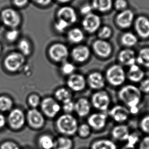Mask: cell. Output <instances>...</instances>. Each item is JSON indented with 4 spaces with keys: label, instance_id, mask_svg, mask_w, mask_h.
Returning a JSON list of instances; mask_svg holds the SVG:
<instances>
[{
    "label": "cell",
    "instance_id": "cell-1",
    "mask_svg": "<svg viewBox=\"0 0 149 149\" xmlns=\"http://www.w3.org/2000/svg\"><path fill=\"white\" fill-rule=\"evenodd\" d=\"M120 100L126 106L131 114H136L141 101V92L139 87L132 84L122 87L118 92Z\"/></svg>",
    "mask_w": 149,
    "mask_h": 149
},
{
    "label": "cell",
    "instance_id": "cell-2",
    "mask_svg": "<svg viewBox=\"0 0 149 149\" xmlns=\"http://www.w3.org/2000/svg\"><path fill=\"white\" fill-rule=\"evenodd\" d=\"M79 126L77 119L72 114L64 113L57 117L55 122V127L58 133L69 137L77 134Z\"/></svg>",
    "mask_w": 149,
    "mask_h": 149
},
{
    "label": "cell",
    "instance_id": "cell-3",
    "mask_svg": "<svg viewBox=\"0 0 149 149\" xmlns=\"http://www.w3.org/2000/svg\"><path fill=\"white\" fill-rule=\"evenodd\" d=\"M105 78L106 82L113 87H119L125 83L126 73L120 65L115 64L107 69Z\"/></svg>",
    "mask_w": 149,
    "mask_h": 149
},
{
    "label": "cell",
    "instance_id": "cell-4",
    "mask_svg": "<svg viewBox=\"0 0 149 149\" xmlns=\"http://www.w3.org/2000/svg\"><path fill=\"white\" fill-rule=\"evenodd\" d=\"M40 111L45 117L54 119L58 115L62 110V106L60 102L54 97H47L41 100Z\"/></svg>",
    "mask_w": 149,
    "mask_h": 149
},
{
    "label": "cell",
    "instance_id": "cell-5",
    "mask_svg": "<svg viewBox=\"0 0 149 149\" xmlns=\"http://www.w3.org/2000/svg\"><path fill=\"white\" fill-rule=\"evenodd\" d=\"M91 105L93 108L100 112H105L109 110L111 105V98L107 91H96L92 95Z\"/></svg>",
    "mask_w": 149,
    "mask_h": 149
},
{
    "label": "cell",
    "instance_id": "cell-6",
    "mask_svg": "<svg viewBox=\"0 0 149 149\" xmlns=\"http://www.w3.org/2000/svg\"><path fill=\"white\" fill-rule=\"evenodd\" d=\"M48 53L50 58L56 63H63L66 61L69 55L67 46L60 42L52 44L49 47Z\"/></svg>",
    "mask_w": 149,
    "mask_h": 149
},
{
    "label": "cell",
    "instance_id": "cell-7",
    "mask_svg": "<svg viewBox=\"0 0 149 149\" xmlns=\"http://www.w3.org/2000/svg\"><path fill=\"white\" fill-rule=\"evenodd\" d=\"M0 20L9 28H16L21 22V17L18 12L12 8H6L1 14Z\"/></svg>",
    "mask_w": 149,
    "mask_h": 149
},
{
    "label": "cell",
    "instance_id": "cell-8",
    "mask_svg": "<svg viewBox=\"0 0 149 149\" xmlns=\"http://www.w3.org/2000/svg\"><path fill=\"white\" fill-rule=\"evenodd\" d=\"M25 61V56L20 53H12L5 59L4 65L8 71L15 72L22 67Z\"/></svg>",
    "mask_w": 149,
    "mask_h": 149
},
{
    "label": "cell",
    "instance_id": "cell-9",
    "mask_svg": "<svg viewBox=\"0 0 149 149\" xmlns=\"http://www.w3.org/2000/svg\"><path fill=\"white\" fill-rule=\"evenodd\" d=\"M66 84L67 87L71 91L79 93L86 88L87 79L83 74L75 73L68 77Z\"/></svg>",
    "mask_w": 149,
    "mask_h": 149
},
{
    "label": "cell",
    "instance_id": "cell-10",
    "mask_svg": "<svg viewBox=\"0 0 149 149\" xmlns=\"http://www.w3.org/2000/svg\"><path fill=\"white\" fill-rule=\"evenodd\" d=\"M108 115L104 112H98L90 114L88 117L87 124L95 131L102 130L107 126Z\"/></svg>",
    "mask_w": 149,
    "mask_h": 149
},
{
    "label": "cell",
    "instance_id": "cell-11",
    "mask_svg": "<svg viewBox=\"0 0 149 149\" xmlns=\"http://www.w3.org/2000/svg\"><path fill=\"white\" fill-rule=\"evenodd\" d=\"M26 119L29 125L33 129H42L45 124V117L37 108L29 110L26 114Z\"/></svg>",
    "mask_w": 149,
    "mask_h": 149
},
{
    "label": "cell",
    "instance_id": "cell-12",
    "mask_svg": "<svg viewBox=\"0 0 149 149\" xmlns=\"http://www.w3.org/2000/svg\"><path fill=\"white\" fill-rule=\"evenodd\" d=\"M101 23L100 17L92 12L84 16L81 25L84 30L89 33H93L98 31L100 28Z\"/></svg>",
    "mask_w": 149,
    "mask_h": 149
},
{
    "label": "cell",
    "instance_id": "cell-13",
    "mask_svg": "<svg viewBox=\"0 0 149 149\" xmlns=\"http://www.w3.org/2000/svg\"><path fill=\"white\" fill-rule=\"evenodd\" d=\"M129 109L126 106L122 105H116L109 109V116L113 121L119 123L123 124L129 119L130 115Z\"/></svg>",
    "mask_w": 149,
    "mask_h": 149
},
{
    "label": "cell",
    "instance_id": "cell-14",
    "mask_svg": "<svg viewBox=\"0 0 149 149\" xmlns=\"http://www.w3.org/2000/svg\"><path fill=\"white\" fill-rule=\"evenodd\" d=\"M92 48L97 56L104 58L110 56L113 52V47L111 43L107 40L99 38L94 41Z\"/></svg>",
    "mask_w": 149,
    "mask_h": 149
},
{
    "label": "cell",
    "instance_id": "cell-15",
    "mask_svg": "<svg viewBox=\"0 0 149 149\" xmlns=\"http://www.w3.org/2000/svg\"><path fill=\"white\" fill-rule=\"evenodd\" d=\"M87 86L92 90L98 91L102 90L106 85L105 76L99 72H93L88 76Z\"/></svg>",
    "mask_w": 149,
    "mask_h": 149
},
{
    "label": "cell",
    "instance_id": "cell-16",
    "mask_svg": "<svg viewBox=\"0 0 149 149\" xmlns=\"http://www.w3.org/2000/svg\"><path fill=\"white\" fill-rule=\"evenodd\" d=\"M92 106L89 99L81 97L75 102L74 112L81 118L88 117L91 113Z\"/></svg>",
    "mask_w": 149,
    "mask_h": 149
},
{
    "label": "cell",
    "instance_id": "cell-17",
    "mask_svg": "<svg viewBox=\"0 0 149 149\" xmlns=\"http://www.w3.org/2000/svg\"><path fill=\"white\" fill-rule=\"evenodd\" d=\"M91 55V51L86 45H78L75 46L71 51V56L77 63H84L89 59Z\"/></svg>",
    "mask_w": 149,
    "mask_h": 149
},
{
    "label": "cell",
    "instance_id": "cell-18",
    "mask_svg": "<svg viewBox=\"0 0 149 149\" xmlns=\"http://www.w3.org/2000/svg\"><path fill=\"white\" fill-rule=\"evenodd\" d=\"M57 18L66 21L70 26L74 24L77 20V15L74 9L69 6L61 7L57 12Z\"/></svg>",
    "mask_w": 149,
    "mask_h": 149
},
{
    "label": "cell",
    "instance_id": "cell-19",
    "mask_svg": "<svg viewBox=\"0 0 149 149\" xmlns=\"http://www.w3.org/2000/svg\"><path fill=\"white\" fill-rule=\"evenodd\" d=\"M134 20V14L131 10L125 9L120 11L116 18L117 25L121 28L127 29L131 26Z\"/></svg>",
    "mask_w": 149,
    "mask_h": 149
},
{
    "label": "cell",
    "instance_id": "cell-20",
    "mask_svg": "<svg viewBox=\"0 0 149 149\" xmlns=\"http://www.w3.org/2000/svg\"><path fill=\"white\" fill-rule=\"evenodd\" d=\"M9 122L13 128L20 129L24 126L26 122V116L20 109H14L9 115Z\"/></svg>",
    "mask_w": 149,
    "mask_h": 149
},
{
    "label": "cell",
    "instance_id": "cell-21",
    "mask_svg": "<svg viewBox=\"0 0 149 149\" xmlns=\"http://www.w3.org/2000/svg\"><path fill=\"white\" fill-rule=\"evenodd\" d=\"M130 134L129 127L123 124H119L113 127L111 135L113 139L118 141H126Z\"/></svg>",
    "mask_w": 149,
    "mask_h": 149
},
{
    "label": "cell",
    "instance_id": "cell-22",
    "mask_svg": "<svg viewBox=\"0 0 149 149\" xmlns=\"http://www.w3.org/2000/svg\"><path fill=\"white\" fill-rule=\"evenodd\" d=\"M118 60L122 65L130 67L136 62V56L134 51L130 48H125L119 53Z\"/></svg>",
    "mask_w": 149,
    "mask_h": 149
},
{
    "label": "cell",
    "instance_id": "cell-23",
    "mask_svg": "<svg viewBox=\"0 0 149 149\" xmlns=\"http://www.w3.org/2000/svg\"><path fill=\"white\" fill-rule=\"evenodd\" d=\"M135 29L139 37L146 38L149 37V20L145 16H139L135 20Z\"/></svg>",
    "mask_w": 149,
    "mask_h": 149
},
{
    "label": "cell",
    "instance_id": "cell-24",
    "mask_svg": "<svg viewBox=\"0 0 149 149\" xmlns=\"http://www.w3.org/2000/svg\"><path fill=\"white\" fill-rule=\"evenodd\" d=\"M126 76L127 78L132 82H140L143 80L145 76V73L139 65L134 64L129 67Z\"/></svg>",
    "mask_w": 149,
    "mask_h": 149
},
{
    "label": "cell",
    "instance_id": "cell-25",
    "mask_svg": "<svg viewBox=\"0 0 149 149\" xmlns=\"http://www.w3.org/2000/svg\"><path fill=\"white\" fill-rule=\"evenodd\" d=\"M91 149H118V147L111 139L101 138L93 141Z\"/></svg>",
    "mask_w": 149,
    "mask_h": 149
},
{
    "label": "cell",
    "instance_id": "cell-26",
    "mask_svg": "<svg viewBox=\"0 0 149 149\" xmlns=\"http://www.w3.org/2000/svg\"><path fill=\"white\" fill-rule=\"evenodd\" d=\"M91 4L94 10L107 12L111 10L113 3V0H92Z\"/></svg>",
    "mask_w": 149,
    "mask_h": 149
},
{
    "label": "cell",
    "instance_id": "cell-27",
    "mask_svg": "<svg viewBox=\"0 0 149 149\" xmlns=\"http://www.w3.org/2000/svg\"><path fill=\"white\" fill-rule=\"evenodd\" d=\"M54 98L58 102L63 103L72 100V93L68 87H62L55 91Z\"/></svg>",
    "mask_w": 149,
    "mask_h": 149
},
{
    "label": "cell",
    "instance_id": "cell-28",
    "mask_svg": "<svg viewBox=\"0 0 149 149\" xmlns=\"http://www.w3.org/2000/svg\"><path fill=\"white\" fill-rule=\"evenodd\" d=\"M74 143L71 137L61 135L55 139L54 149H72Z\"/></svg>",
    "mask_w": 149,
    "mask_h": 149
},
{
    "label": "cell",
    "instance_id": "cell-29",
    "mask_svg": "<svg viewBox=\"0 0 149 149\" xmlns=\"http://www.w3.org/2000/svg\"><path fill=\"white\" fill-rule=\"evenodd\" d=\"M54 141L55 138L52 135L45 133L39 136L37 143L41 149H54Z\"/></svg>",
    "mask_w": 149,
    "mask_h": 149
},
{
    "label": "cell",
    "instance_id": "cell-30",
    "mask_svg": "<svg viewBox=\"0 0 149 149\" xmlns=\"http://www.w3.org/2000/svg\"><path fill=\"white\" fill-rule=\"evenodd\" d=\"M67 38L69 42L73 44H78L83 41L85 35L83 31L79 28L71 29L67 33Z\"/></svg>",
    "mask_w": 149,
    "mask_h": 149
},
{
    "label": "cell",
    "instance_id": "cell-31",
    "mask_svg": "<svg viewBox=\"0 0 149 149\" xmlns=\"http://www.w3.org/2000/svg\"><path fill=\"white\" fill-rule=\"evenodd\" d=\"M17 47L19 53L24 56H28L31 54L32 51V46L30 41L23 38L18 41Z\"/></svg>",
    "mask_w": 149,
    "mask_h": 149
},
{
    "label": "cell",
    "instance_id": "cell-32",
    "mask_svg": "<svg viewBox=\"0 0 149 149\" xmlns=\"http://www.w3.org/2000/svg\"><path fill=\"white\" fill-rule=\"evenodd\" d=\"M136 62L146 67H149V48H143L139 51L136 56Z\"/></svg>",
    "mask_w": 149,
    "mask_h": 149
},
{
    "label": "cell",
    "instance_id": "cell-33",
    "mask_svg": "<svg viewBox=\"0 0 149 149\" xmlns=\"http://www.w3.org/2000/svg\"><path fill=\"white\" fill-rule=\"evenodd\" d=\"M121 41L122 44L126 47H131L136 44L137 37L131 32H126L121 37Z\"/></svg>",
    "mask_w": 149,
    "mask_h": 149
},
{
    "label": "cell",
    "instance_id": "cell-34",
    "mask_svg": "<svg viewBox=\"0 0 149 149\" xmlns=\"http://www.w3.org/2000/svg\"><path fill=\"white\" fill-rule=\"evenodd\" d=\"M92 129L87 123H84L79 125L77 133L79 136L82 138H87L91 135Z\"/></svg>",
    "mask_w": 149,
    "mask_h": 149
},
{
    "label": "cell",
    "instance_id": "cell-35",
    "mask_svg": "<svg viewBox=\"0 0 149 149\" xmlns=\"http://www.w3.org/2000/svg\"><path fill=\"white\" fill-rule=\"evenodd\" d=\"M76 67L72 63L68 61H65L62 63L61 67V72L63 74L67 76H69L75 73Z\"/></svg>",
    "mask_w": 149,
    "mask_h": 149
},
{
    "label": "cell",
    "instance_id": "cell-36",
    "mask_svg": "<svg viewBox=\"0 0 149 149\" xmlns=\"http://www.w3.org/2000/svg\"><path fill=\"white\" fill-rule=\"evenodd\" d=\"M113 34V30L110 27L104 26L99 28L98 31V37L99 39L107 40L110 38Z\"/></svg>",
    "mask_w": 149,
    "mask_h": 149
},
{
    "label": "cell",
    "instance_id": "cell-37",
    "mask_svg": "<svg viewBox=\"0 0 149 149\" xmlns=\"http://www.w3.org/2000/svg\"><path fill=\"white\" fill-rule=\"evenodd\" d=\"M70 26V25L68 22L59 18H58L56 22H54V27L55 30L58 32L61 33L64 32Z\"/></svg>",
    "mask_w": 149,
    "mask_h": 149
},
{
    "label": "cell",
    "instance_id": "cell-38",
    "mask_svg": "<svg viewBox=\"0 0 149 149\" xmlns=\"http://www.w3.org/2000/svg\"><path fill=\"white\" fill-rule=\"evenodd\" d=\"M19 37V31L16 28L10 29L6 33L5 37L8 41L15 42Z\"/></svg>",
    "mask_w": 149,
    "mask_h": 149
},
{
    "label": "cell",
    "instance_id": "cell-39",
    "mask_svg": "<svg viewBox=\"0 0 149 149\" xmlns=\"http://www.w3.org/2000/svg\"><path fill=\"white\" fill-rule=\"evenodd\" d=\"M12 106L11 100L7 97H0V110L2 111H7Z\"/></svg>",
    "mask_w": 149,
    "mask_h": 149
},
{
    "label": "cell",
    "instance_id": "cell-40",
    "mask_svg": "<svg viewBox=\"0 0 149 149\" xmlns=\"http://www.w3.org/2000/svg\"><path fill=\"white\" fill-rule=\"evenodd\" d=\"M41 100L40 97L37 94H32L28 98L29 104L32 108H37L40 105Z\"/></svg>",
    "mask_w": 149,
    "mask_h": 149
},
{
    "label": "cell",
    "instance_id": "cell-41",
    "mask_svg": "<svg viewBox=\"0 0 149 149\" xmlns=\"http://www.w3.org/2000/svg\"><path fill=\"white\" fill-rule=\"evenodd\" d=\"M74 109L75 102L73 101L72 100L62 103V109L65 113L72 114L74 112Z\"/></svg>",
    "mask_w": 149,
    "mask_h": 149
},
{
    "label": "cell",
    "instance_id": "cell-42",
    "mask_svg": "<svg viewBox=\"0 0 149 149\" xmlns=\"http://www.w3.org/2000/svg\"><path fill=\"white\" fill-rule=\"evenodd\" d=\"M113 5L116 10L121 11L127 9L128 3L126 0H116Z\"/></svg>",
    "mask_w": 149,
    "mask_h": 149
},
{
    "label": "cell",
    "instance_id": "cell-43",
    "mask_svg": "<svg viewBox=\"0 0 149 149\" xmlns=\"http://www.w3.org/2000/svg\"><path fill=\"white\" fill-rule=\"evenodd\" d=\"M139 141V135L136 133H130L129 137L127 140V145L135 147V145Z\"/></svg>",
    "mask_w": 149,
    "mask_h": 149
},
{
    "label": "cell",
    "instance_id": "cell-44",
    "mask_svg": "<svg viewBox=\"0 0 149 149\" xmlns=\"http://www.w3.org/2000/svg\"><path fill=\"white\" fill-rule=\"evenodd\" d=\"M140 128L145 133H149V115L143 117L140 122Z\"/></svg>",
    "mask_w": 149,
    "mask_h": 149
},
{
    "label": "cell",
    "instance_id": "cell-45",
    "mask_svg": "<svg viewBox=\"0 0 149 149\" xmlns=\"http://www.w3.org/2000/svg\"><path fill=\"white\" fill-rule=\"evenodd\" d=\"M93 10L94 9H93V7L92 6L91 4L86 3L81 6L80 8V12L81 14H83V15L85 16L92 13Z\"/></svg>",
    "mask_w": 149,
    "mask_h": 149
},
{
    "label": "cell",
    "instance_id": "cell-46",
    "mask_svg": "<svg viewBox=\"0 0 149 149\" xmlns=\"http://www.w3.org/2000/svg\"><path fill=\"white\" fill-rule=\"evenodd\" d=\"M139 89L141 92L149 93V79L141 81Z\"/></svg>",
    "mask_w": 149,
    "mask_h": 149
},
{
    "label": "cell",
    "instance_id": "cell-47",
    "mask_svg": "<svg viewBox=\"0 0 149 149\" xmlns=\"http://www.w3.org/2000/svg\"><path fill=\"white\" fill-rule=\"evenodd\" d=\"M1 149H19L18 145L11 141H7L2 145Z\"/></svg>",
    "mask_w": 149,
    "mask_h": 149
},
{
    "label": "cell",
    "instance_id": "cell-48",
    "mask_svg": "<svg viewBox=\"0 0 149 149\" xmlns=\"http://www.w3.org/2000/svg\"><path fill=\"white\" fill-rule=\"evenodd\" d=\"M139 149H149V135L141 140L139 144Z\"/></svg>",
    "mask_w": 149,
    "mask_h": 149
},
{
    "label": "cell",
    "instance_id": "cell-49",
    "mask_svg": "<svg viewBox=\"0 0 149 149\" xmlns=\"http://www.w3.org/2000/svg\"><path fill=\"white\" fill-rule=\"evenodd\" d=\"M29 0H13V3L15 6L18 8H23L26 6Z\"/></svg>",
    "mask_w": 149,
    "mask_h": 149
},
{
    "label": "cell",
    "instance_id": "cell-50",
    "mask_svg": "<svg viewBox=\"0 0 149 149\" xmlns=\"http://www.w3.org/2000/svg\"><path fill=\"white\" fill-rule=\"evenodd\" d=\"M35 3L38 4L39 5L41 6H49V5L51 4L52 2V0H32Z\"/></svg>",
    "mask_w": 149,
    "mask_h": 149
},
{
    "label": "cell",
    "instance_id": "cell-51",
    "mask_svg": "<svg viewBox=\"0 0 149 149\" xmlns=\"http://www.w3.org/2000/svg\"><path fill=\"white\" fill-rule=\"evenodd\" d=\"M5 117L3 115L0 114V128L4 127V125L5 124Z\"/></svg>",
    "mask_w": 149,
    "mask_h": 149
},
{
    "label": "cell",
    "instance_id": "cell-52",
    "mask_svg": "<svg viewBox=\"0 0 149 149\" xmlns=\"http://www.w3.org/2000/svg\"><path fill=\"white\" fill-rule=\"evenodd\" d=\"M121 149H136V148H135V147L131 146V145H128L127 144H126Z\"/></svg>",
    "mask_w": 149,
    "mask_h": 149
},
{
    "label": "cell",
    "instance_id": "cell-53",
    "mask_svg": "<svg viewBox=\"0 0 149 149\" xmlns=\"http://www.w3.org/2000/svg\"><path fill=\"white\" fill-rule=\"evenodd\" d=\"M58 3H62V4H66L67 3L70 2L71 0H56Z\"/></svg>",
    "mask_w": 149,
    "mask_h": 149
},
{
    "label": "cell",
    "instance_id": "cell-54",
    "mask_svg": "<svg viewBox=\"0 0 149 149\" xmlns=\"http://www.w3.org/2000/svg\"><path fill=\"white\" fill-rule=\"evenodd\" d=\"M1 50H2V48H1V44H0V53L1 52Z\"/></svg>",
    "mask_w": 149,
    "mask_h": 149
}]
</instances>
